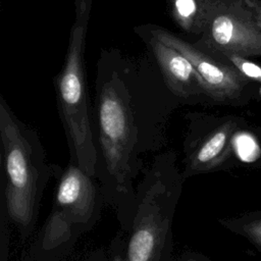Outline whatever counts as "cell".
<instances>
[{"label":"cell","mask_w":261,"mask_h":261,"mask_svg":"<svg viewBox=\"0 0 261 261\" xmlns=\"http://www.w3.org/2000/svg\"><path fill=\"white\" fill-rule=\"evenodd\" d=\"M92 0H74V20L56 93L63 125L79 167L89 176L95 172L97 152L89 116L85 74V46Z\"/></svg>","instance_id":"6da1fadb"},{"label":"cell","mask_w":261,"mask_h":261,"mask_svg":"<svg viewBox=\"0 0 261 261\" xmlns=\"http://www.w3.org/2000/svg\"><path fill=\"white\" fill-rule=\"evenodd\" d=\"M199 47L216 56L261 57V27L246 0H199Z\"/></svg>","instance_id":"7a4b0ae2"},{"label":"cell","mask_w":261,"mask_h":261,"mask_svg":"<svg viewBox=\"0 0 261 261\" xmlns=\"http://www.w3.org/2000/svg\"><path fill=\"white\" fill-rule=\"evenodd\" d=\"M23 125L0 98V136L7 176L6 202L10 217L28 225L33 216L37 191V168L33 148Z\"/></svg>","instance_id":"3957f363"},{"label":"cell","mask_w":261,"mask_h":261,"mask_svg":"<svg viewBox=\"0 0 261 261\" xmlns=\"http://www.w3.org/2000/svg\"><path fill=\"white\" fill-rule=\"evenodd\" d=\"M98 114L100 145L107 169L118 184H123L137 142V127L129 95L116 74L101 88Z\"/></svg>","instance_id":"277c9868"},{"label":"cell","mask_w":261,"mask_h":261,"mask_svg":"<svg viewBox=\"0 0 261 261\" xmlns=\"http://www.w3.org/2000/svg\"><path fill=\"white\" fill-rule=\"evenodd\" d=\"M150 34L179 51L192 63L206 85L207 96L218 102L241 101L250 80L245 77L231 63L181 40L164 29L152 28Z\"/></svg>","instance_id":"5b68a950"},{"label":"cell","mask_w":261,"mask_h":261,"mask_svg":"<svg viewBox=\"0 0 261 261\" xmlns=\"http://www.w3.org/2000/svg\"><path fill=\"white\" fill-rule=\"evenodd\" d=\"M167 222L155 195H146L135 220L126 261H158Z\"/></svg>","instance_id":"8992f818"},{"label":"cell","mask_w":261,"mask_h":261,"mask_svg":"<svg viewBox=\"0 0 261 261\" xmlns=\"http://www.w3.org/2000/svg\"><path fill=\"white\" fill-rule=\"evenodd\" d=\"M149 43L168 88L175 95L181 98L207 95L204 81L179 51L153 36L150 37Z\"/></svg>","instance_id":"52a82bcc"},{"label":"cell","mask_w":261,"mask_h":261,"mask_svg":"<svg viewBox=\"0 0 261 261\" xmlns=\"http://www.w3.org/2000/svg\"><path fill=\"white\" fill-rule=\"evenodd\" d=\"M94 192L89 175L79 166L70 165L61 177L56 199L74 219L86 220L93 210Z\"/></svg>","instance_id":"ba28073f"},{"label":"cell","mask_w":261,"mask_h":261,"mask_svg":"<svg viewBox=\"0 0 261 261\" xmlns=\"http://www.w3.org/2000/svg\"><path fill=\"white\" fill-rule=\"evenodd\" d=\"M237 127V119L231 118L215 128L191 155L189 169L202 171L219 163L229 150L232 135Z\"/></svg>","instance_id":"9c48e42d"},{"label":"cell","mask_w":261,"mask_h":261,"mask_svg":"<svg viewBox=\"0 0 261 261\" xmlns=\"http://www.w3.org/2000/svg\"><path fill=\"white\" fill-rule=\"evenodd\" d=\"M169 7L171 17L180 29L201 34L202 11L199 0H169Z\"/></svg>","instance_id":"30bf717a"},{"label":"cell","mask_w":261,"mask_h":261,"mask_svg":"<svg viewBox=\"0 0 261 261\" xmlns=\"http://www.w3.org/2000/svg\"><path fill=\"white\" fill-rule=\"evenodd\" d=\"M221 57L225 58L229 63H231L248 80H254L261 83V65L260 64L249 60V58H245L237 55L227 54V55H222Z\"/></svg>","instance_id":"8fae6325"},{"label":"cell","mask_w":261,"mask_h":261,"mask_svg":"<svg viewBox=\"0 0 261 261\" xmlns=\"http://www.w3.org/2000/svg\"><path fill=\"white\" fill-rule=\"evenodd\" d=\"M243 230L252 241L261 246V218L246 223L243 226Z\"/></svg>","instance_id":"7c38bea8"},{"label":"cell","mask_w":261,"mask_h":261,"mask_svg":"<svg viewBox=\"0 0 261 261\" xmlns=\"http://www.w3.org/2000/svg\"><path fill=\"white\" fill-rule=\"evenodd\" d=\"M246 1L253 9V12L256 15V18L261 27V0H246Z\"/></svg>","instance_id":"4fadbf2b"},{"label":"cell","mask_w":261,"mask_h":261,"mask_svg":"<svg viewBox=\"0 0 261 261\" xmlns=\"http://www.w3.org/2000/svg\"><path fill=\"white\" fill-rule=\"evenodd\" d=\"M114 261H123V260H121L119 257H117V258H115V259H114Z\"/></svg>","instance_id":"5bb4252c"},{"label":"cell","mask_w":261,"mask_h":261,"mask_svg":"<svg viewBox=\"0 0 261 261\" xmlns=\"http://www.w3.org/2000/svg\"><path fill=\"white\" fill-rule=\"evenodd\" d=\"M189 261H195V260H189Z\"/></svg>","instance_id":"9a60e30c"},{"label":"cell","mask_w":261,"mask_h":261,"mask_svg":"<svg viewBox=\"0 0 261 261\" xmlns=\"http://www.w3.org/2000/svg\"><path fill=\"white\" fill-rule=\"evenodd\" d=\"M260 92H261V88H260Z\"/></svg>","instance_id":"2e32d148"}]
</instances>
